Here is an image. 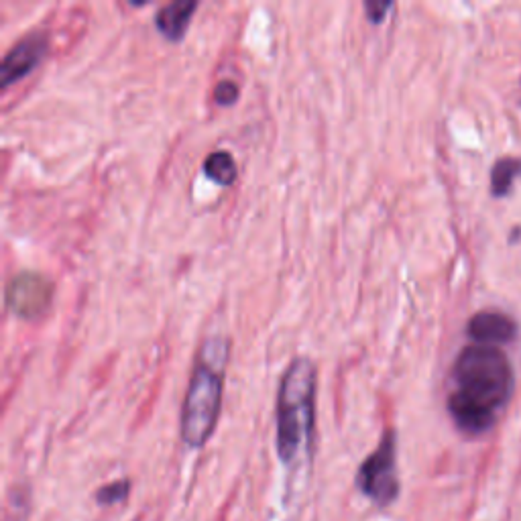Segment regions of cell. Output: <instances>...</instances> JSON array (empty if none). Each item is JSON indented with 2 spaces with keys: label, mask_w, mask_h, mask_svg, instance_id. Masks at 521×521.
<instances>
[{
  "label": "cell",
  "mask_w": 521,
  "mask_h": 521,
  "mask_svg": "<svg viewBox=\"0 0 521 521\" xmlns=\"http://www.w3.org/2000/svg\"><path fill=\"white\" fill-rule=\"evenodd\" d=\"M456 389L448 397V412L465 434H483L511 395L513 373L497 346L471 344L452 371Z\"/></svg>",
  "instance_id": "obj_1"
},
{
  "label": "cell",
  "mask_w": 521,
  "mask_h": 521,
  "mask_svg": "<svg viewBox=\"0 0 521 521\" xmlns=\"http://www.w3.org/2000/svg\"><path fill=\"white\" fill-rule=\"evenodd\" d=\"M53 298V285L41 273L23 271L15 275L7 285V304L21 318L41 316Z\"/></svg>",
  "instance_id": "obj_5"
},
{
  "label": "cell",
  "mask_w": 521,
  "mask_h": 521,
  "mask_svg": "<svg viewBox=\"0 0 521 521\" xmlns=\"http://www.w3.org/2000/svg\"><path fill=\"white\" fill-rule=\"evenodd\" d=\"M239 94H241V88H239L235 82H230V80H222V82L214 88V100H216L218 104H222V106L235 104L237 98H239Z\"/></svg>",
  "instance_id": "obj_12"
},
{
  "label": "cell",
  "mask_w": 521,
  "mask_h": 521,
  "mask_svg": "<svg viewBox=\"0 0 521 521\" xmlns=\"http://www.w3.org/2000/svg\"><path fill=\"white\" fill-rule=\"evenodd\" d=\"M228 351V340L220 336L208 338L198 351L182 410V440L190 448H202L214 434L222 403V381Z\"/></svg>",
  "instance_id": "obj_3"
},
{
  "label": "cell",
  "mask_w": 521,
  "mask_h": 521,
  "mask_svg": "<svg viewBox=\"0 0 521 521\" xmlns=\"http://www.w3.org/2000/svg\"><path fill=\"white\" fill-rule=\"evenodd\" d=\"M49 51V39L41 31H31L13 49L5 55L3 66H0V82L3 86H11L31 74Z\"/></svg>",
  "instance_id": "obj_6"
},
{
  "label": "cell",
  "mask_w": 521,
  "mask_h": 521,
  "mask_svg": "<svg viewBox=\"0 0 521 521\" xmlns=\"http://www.w3.org/2000/svg\"><path fill=\"white\" fill-rule=\"evenodd\" d=\"M196 9L198 3H194V0H173V3L161 7L155 15L159 33L169 41H180L186 35Z\"/></svg>",
  "instance_id": "obj_8"
},
{
  "label": "cell",
  "mask_w": 521,
  "mask_h": 521,
  "mask_svg": "<svg viewBox=\"0 0 521 521\" xmlns=\"http://www.w3.org/2000/svg\"><path fill=\"white\" fill-rule=\"evenodd\" d=\"M204 173L220 186H233L239 176V169L235 157L228 151H214L204 161Z\"/></svg>",
  "instance_id": "obj_9"
},
{
  "label": "cell",
  "mask_w": 521,
  "mask_h": 521,
  "mask_svg": "<svg viewBox=\"0 0 521 521\" xmlns=\"http://www.w3.org/2000/svg\"><path fill=\"white\" fill-rule=\"evenodd\" d=\"M521 173V161L515 159H501L495 163L491 173V188L495 196H505L511 188L513 178Z\"/></svg>",
  "instance_id": "obj_10"
},
{
  "label": "cell",
  "mask_w": 521,
  "mask_h": 521,
  "mask_svg": "<svg viewBox=\"0 0 521 521\" xmlns=\"http://www.w3.org/2000/svg\"><path fill=\"white\" fill-rule=\"evenodd\" d=\"M469 336L475 340V344H485V346L505 344L515 336V324L505 314L481 312L471 320Z\"/></svg>",
  "instance_id": "obj_7"
},
{
  "label": "cell",
  "mask_w": 521,
  "mask_h": 521,
  "mask_svg": "<svg viewBox=\"0 0 521 521\" xmlns=\"http://www.w3.org/2000/svg\"><path fill=\"white\" fill-rule=\"evenodd\" d=\"M129 493H131V481L121 479V481H114V483L100 487L96 491V501L104 507H112V505L125 503L129 499Z\"/></svg>",
  "instance_id": "obj_11"
},
{
  "label": "cell",
  "mask_w": 521,
  "mask_h": 521,
  "mask_svg": "<svg viewBox=\"0 0 521 521\" xmlns=\"http://www.w3.org/2000/svg\"><path fill=\"white\" fill-rule=\"evenodd\" d=\"M316 420V367L300 357L289 363L277 393V454L296 467L312 452Z\"/></svg>",
  "instance_id": "obj_2"
},
{
  "label": "cell",
  "mask_w": 521,
  "mask_h": 521,
  "mask_svg": "<svg viewBox=\"0 0 521 521\" xmlns=\"http://www.w3.org/2000/svg\"><path fill=\"white\" fill-rule=\"evenodd\" d=\"M357 489L371 499L379 509L395 503L399 495L397 477V440L395 432L387 430L379 446L363 460L355 477Z\"/></svg>",
  "instance_id": "obj_4"
},
{
  "label": "cell",
  "mask_w": 521,
  "mask_h": 521,
  "mask_svg": "<svg viewBox=\"0 0 521 521\" xmlns=\"http://www.w3.org/2000/svg\"><path fill=\"white\" fill-rule=\"evenodd\" d=\"M391 7H393L391 3H377V0H375V3H365L367 17H369L373 23H381Z\"/></svg>",
  "instance_id": "obj_13"
}]
</instances>
